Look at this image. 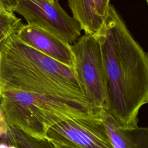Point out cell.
<instances>
[{
	"label": "cell",
	"instance_id": "13",
	"mask_svg": "<svg viewBox=\"0 0 148 148\" xmlns=\"http://www.w3.org/2000/svg\"><path fill=\"white\" fill-rule=\"evenodd\" d=\"M19 0H0V9L14 13Z\"/></svg>",
	"mask_w": 148,
	"mask_h": 148
},
{
	"label": "cell",
	"instance_id": "4",
	"mask_svg": "<svg viewBox=\"0 0 148 148\" xmlns=\"http://www.w3.org/2000/svg\"><path fill=\"white\" fill-rule=\"evenodd\" d=\"M71 50L73 55V71L90 110L95 113L106 109L107 91L105 74L100 43L95 35L79 37Z\"/></svg>",
	"mask_w": 148,
	"mask_h": 148
},
{
	"label": "cell",
	"instance_id": "2",
	"mask_svg": "<svg viewBox=\"0 0 148 148\" xmlns=\"http://www.w3.org/2000/svg\"><path fill=\"white\" fill-rule=\"evenodd\" d=\"M16 33L8 38L0 51V89L47 95L91 112L73 69L25 44Z\"/></svg>",
	"mask_w": 148,
	"mask_h": 148
},
{
	"label": "cell",
	"instance_id": "17",
	"mask_svg": "<svg viewBox=\"0 0 148 148\" xmlns=\"http://www.w3.org/2000/svg\"><path fill=\"white\" fill-rule=\"evenodd\" d=\"M146 1L147 2H148V0H146Z\"/></svg>",
	"mask_w": 148,
	"mask_h": 148
},
{
	"label": "cell",
	"instance_id": "6",
	"mask_svg": "<svg viewBox=\"0 0 148 148\" xmlns=\"http://www.w3.org/2000/svg\"><path fill=\"white\" fill-rule=\"evenodd\" d=\"M47 136L81 148H114L98 112L59 123L49 130Z\"/></svg>",
	"mask_w": 148,
	"mask_h": 148
},
{
	"label": "cell",
	"instance_id": "16",
	"mask_svg": "<svg viewBox=\"0 0 148 148\" xmlns=\"http://www.w3.org/2000/svg\"><path fill=\"white\" fill-rule=\"evenodd\" d=\"M9 37V36H8ZM8 38H5V39H3V40H2V41H1L0 42V51H1V49H2V48L3 47V45H4V43H5V41L6 40V39H8Z\"/></svg>",
	"mask_w": 148,
	"mask_h": 148
},
{
	"label": "cell",
	"instance_id": "8",
	"mask_svg": "<svg viewBox=\"0 0 148 148\" xmlns=\"http://www.w3.org/2000/svg\"><path fill=\"white\" fill-rule=\"evenodd\" d=\"M98 112L114 148H148L147 127L123 129L107 110L101 109Z\"/></svg>",
	"mask_w": 148,
	"mask_h": 148
},
{
	"label": "cell",
	"instance_id": "14",
	"mask_svg": "<svg viewBox=\"0 0 148 148\" xmlns=\"http://www.w3.org/2000/svg\"><path fill=\"white\" fill-rule=\"evenodd\" d=\"M53 141L58 146V148H81L79 146H77L65 141Z\"/></svg>",
	"mask_w": 148,
	"mask_h": 148
},
{
	"label": "cell",
	"instance_id": "1",
	"mask_svg": "<svg viewBox=\"0 0 148 148\" xmlns=\"http://www.w3.org/2000/svg\"><path fill=\"white\" fill-rule=\"evenodd\" d=\"M96 35L105 74L106 110L121 128H135L139 112L148 102L147 54L110 3Z\"/></svg>",
	"mask_w": 148,
	"mask_h": 148
},
{
	"label": "cell",
	"instance_id": "9",
	"mask_svg": "<svg viewBox=\"0 0 148 148\" xmlns=\"http://www.w3.org/2000/svg\"><path fill=\"white\" fill-rule=\"evenodd\" d=\"M72 17L87 35H95L102 25L107 10L102 0H68Z\"/></svg>",
	"mask_w": 148,
	"mask_h": 148
},
{
	"label": "cell",
	"instance_id": "3",
	"mask_svg": "<svg viewBox=\"0 0 148 148\" xmlns=\"http://www.w3.org/2000/svg\"><path fill=\"white\" fill-rule=\"evenodd\" d=\"M0 106L12 127L39 139L47 138L49 130L59 123L97 113L54 97L11 88L0 89Z\"/></svg>",
	"mask_w": 148,
	"mask_h": 148
},
{
	"label": "cell",
	"instance_id": "11",
	"mask_svg": "<svg viewBox=\"0 0 148 148\" xmlns=\"http://www.w3.org/2000/svg\"><path fill=\"white\" fill-rule=\"evenodd\" d=\"M23 23L14 13L0 9V42L17 32Z\"/></svg>",
	"mask_w": 148,
	"mask_h": 148
},
{
	"label": "cell",
	"instance_id": "18",
	"mask_svg": "<svg viewBox=\"0 0 148 148\" xmlns=\"http://www.w3.org/2000/svg\"><path fill=\"white\" fill-rule=\"evenodd\" d=\"M55 1H58V0H55Z\"/></svg>",
	"mask_w": 148,
	"mask_h": 148
},
{
	"label": "cell",
	"instance_id": "12",
	"mask_svg": "<svg viewBox=\"0 0 148 148\" xmlns=\"http://www.w3.org/2000/svg\"><path fill=\"white\" fill-rule=\"evenodd\" d=\"M0 148H20L0 106Z\"/></svg>",
	"mask_w": 148,
	"mask_h": 148
},
{
	"label": "cell",
	"instance_id": "5",
	"mask_svg": "<svg viewBox=\"0 0 148 148\" xmlns=\"http://www.w3.org/2000/svg\"><path fill=\"white\" fill-rule=\"evenodd\" d=\"M14 12L21 15L27 24L37 26L69 44L80 36L79 23L55 0H19Z\"/></svg>",
	"mask_w": 148,
	"mask_h": 148
},
{
	"label": "cell",
	"instance_id": "10",
	"mask_svg": "<svg viewBox=\"0 0 148 148\" xmlns=\"http://www.w3.org/2000/svg\"><path fill=\"white\" fill-rule=\"evenodd\" d=\"M12 128L20 148H58V146L48 137L43 139L36 138L18 128Z\"/></svg>",
	"mask_w": 148,
	"mask_h": 148
},
{
	"label": "cell",
	"instance_id": "15",
	"mask_svg": "<svg viewBox=\"0 0 148 148\" xmlns=\"http://www.w3.org/2000/svg\"><path fill=\"white\" fill-rule=\"evenodd\" d=\"M103 5L105 8V9L107 10L108 9V7L109 6V5L110 4V0H102Z\"/></svg>",
	"mask_w": 148,
	"mask_h": 148
},
{
	"label": "cell",
	"instance_id": "7",
	"mask_svg": "<svg viewBox=\"0 0 148 148\" xmlns=\"http://www.w3.org/2000/svg\"><path fill=\"white\" fill-rule=\"evenodd\" d=\"M16 36L32 48L66 66L73 68L71 45L56 35L34 25L23 24Z\"/></svg>",
	"mask_w": 148,
	"mask_h": 148
}]
</instances>
